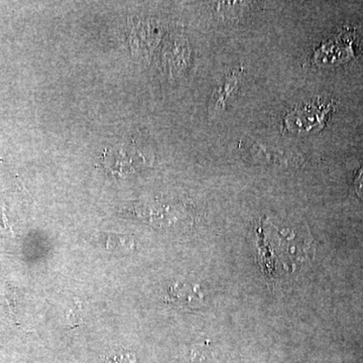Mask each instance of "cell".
<instances>
[{
    "instance_id": "obj_3",
    "label": "cell",
    "mask_w": 363,
    "mask_h": 363,
    "mask_svg": "<svg viewBox=\"0 0 363 363\" xmlns=\"http://www.w3.org/2000/svg\"><path fill=\"white\" fill-rule=\"evenodd\" d=\"M98 240L102 243L105 250L109 252L130 253L133 252L135 247V241L124 238L123 235H116V234H100Z\"/></svg>"
},
{
    "instance_id": "obj_2",
    "label": "cell",
    "mask_w": 363,
    "mask_h": 363,
    "mask_svg": "<svg viewBox=\"0 0 363 363\" xmlns=\"http://www.w3.org/2000/svg\"><path fill=\"white\" fill-rule=\"evenodd\" d=\"M169 298L178 305H191L199 303L202 300V295L199 293V286H191L188 284L178 283L169 290Z\"/></svg>"
},
{
    "instance_id": "obj_4",
    "label": "cell",
    "mask_w": 363,
    "mask_h": 363,
    "mask_svg": "<svg viewBox=\"0 0 363 363\" xmlns=\"http://www.w3.org/2000/svg\"><path fill=\"white\" fill-rule=\"evenodd\" d=\"M105 363H138L135 353L119 351L105 357Z\"/></svg>"
},
{
    "instance_id": "obj_5",
    "label": "cell",
    "mask_w": 363,
    "mask_h": 363,
    "mask_svg": "<svg viewBox=\"0 0 363 363\" xmlns=\"http://www.w3.org/2000/svg\"><path fill=\"white\" fill-rule=\"evenodd\" d=\"M354 185L355 189H357V194L363 199V168L358 172Z\"/></svg>"
},
{
    "instance_id": "obj_1",
    "label": "cell",
    "mask_w": 363,
    "mask_h": 363,
    "mask_svg": "<svg viewBox=\"0 0 363 363\" xmlns=\"http://www.w3.org/2000/svg\"><path fill=\"white\" fill-rule=\"evenodd\" d=\"M147 154L135 143L117 145L105 152L102 162L112 175L128 176L145 168L147 162Z\"/></svg>"
}]
</instances>
